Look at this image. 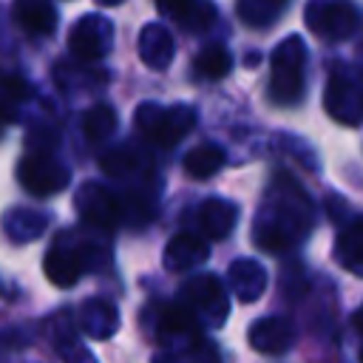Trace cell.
Returning a JSON list of instances; mask_svg holds the SVG:
<instances>
[{
  "label": "cell",
  "instance_id": "cell-1",
  "mask_svg": "<svg viewBox=\"0 0 363 363\" xmlns=\"http://www.w3.org/2000/svg\"><path fill=\"white\" fill-rule=\"evenodd\" d=\"M303 57L306 48L301 43V37H289L278 45L275 57H272V96L281 105H289L295 99H301L303 91Z\"/></svg>",
  "mask_w": 363,
  "mask_h": 363
},
{
  "label": "cell",
  "instance_id": "cell-2",
  "mask_svg": "<svg viewBox=\"0 0 363 363\" xmlns=\"http://www.w3.org/2000/svg\"><path fill=\"white\" fill-rule=\"evenodd\" d=\"M196 122L193 108L176 105V108H156V105H142L136 113V125L145 130V136L162 147L176 145Z\"/></svg>",
  "mask_w": 363,
  "mask_h": 363
},
{
  "label": "cell",
  "instance_id": "cell-3",
  "mask_svg": "<svg viewBox=\"0 0 363 363\" xmlns=\"http://www.w3.org/2000/svg\"><path fill=\"white\" fill-rule=\"evenodd\" d=\"M309 26L326 40H340L357 28V11L349 0H332V3H323L320 9H312Z\"/></svg>",
  "mask_w": 363,
  "mask_h": 363
},
{
  "label": "cell",
  "instance_id": "cell-4",
  "mask_svg": "<svg viewBox=\"0 0 363 363\" xmlns=\"http://www.w3.org/2000/svg\"><path fill=\"white\" fill-rule=\"evenodd\" d=\"M20 182L28 193L48 196V193H57V190L65 187L68 173L48 156H28L20 164Z\"/></svg>",
  "mask_w": 363,
  "mask_h": 363
},
{
  "label": "cell",
  "instance_id": "cell-5",
  "mask_svg": "<svg viewBox=\"0 0 363 363\" xmlns=\"http://www.w3.org/2000/svg\"><path fill=\"white\" fill-rule=\"evenodd\" d=\"M108 43H111V26L102 17H82L68 37L71 51L79 60H99L108 51Z\"/></svg>",
  "mask_w": 363,
  "mask_h": 363
},
{
  "label": "cell",
  "instance_id": "cell-6",
  "mask_svg": "<svg viewBox=\"0 0 363 363\" xmlns=\"http://www.w3.org/2000/svg\"><path fill=\"white\" fill-rule=\"evenodd\" d=\"M14 20L28 34H51L57 28L51 0H14Z\"/></svg>",
  "mask_w": 363,
  "mask_h": 363
},
{
  "label": "cell",
  "instance_id": "cell-7",
  "mask_svg": "<svg viewBox=\"0 0 363 363\" xmlns=\"http://www.w3.org/2000/svg\"><path fill=\"white\" fill-rule=\"evenodd\" d=\"M250 340L258 352H284L292 343V332L281 318H264L252 326Z\"/></svg>",
  "mask_w": 363,
  "mask_h": 363
},
{
  "label": "cell",
  "instance_id": "cell-8",
  "mask_svg": "<svg viewBox=\"0 0 363 363\" xmlns=\"http://www.w3.org/2000/svg\"><path fill=\"white\" fill-rule=\"evenodd\" d=\"M156 3L187 28H204L213 20V6L207 0H156Z\"/></svg>",
  "mask_w": 363,
  "mask_h": 363
},
{
  "label": "cell",
  "instance_id": "cell-9",
  "mask_svg": "<svg viewBox=\"0 0 363 363\" xmlns=\"http://www.w3.org/2000/svg\"><path fill=\"white\" fill-rule=\"evenodd\" d=\"M139 51H142V60L153 68H164L170 62V54H173V43H170V34L162 28V26H145L142 37H139Z\"/></svg>",
  "mask_w": 363,
  "mask_h": 363
},
{
  "label": "cell",
  "instance_id": "cell-10",
  "mask_svg": "<svg viewBox=\"0 0 363 363\" xmlns=\"http://www.w3.org/2000/svg\"><path fill=\"white\" fill-rule=\"evenodd\" d=\"M45 272H48V278H51L54 284L71 286V284L79 278V272H82V261H79V255L71 252V250L51 247V252L45 255Z\"/></svg>",
  "mask_w": 363,
  "mask_h": 363
},
{
  "label": "cell",
  "instance_id": "cell-11",
  "mask_svg": "<svg viewBox=\"0 0 363 363\" xmlns=\"http://www.w3.org/2000/svg\"><path fill=\"white\" fill-rule=\"evenodd\" d=\"M221 164H224V153L216 145H199V147L187 150V156H184V170L196 179H207V176L218 173Z\"/></svg>",
  "mask_w": 363,
  "mask_h": 363
},
{
  "label": "cell",
  "instance_id": "cell-12",
  "mask_svg": "<svg viewBox=\"0 0 363 363\" xmlns=\"http://www.w3.org/2000/svg\"><path fill=\"white\" fill-rule=\"evenodd\" d=\"M28 99V82L17 74L0 77V119L9 122L17 116V108Z\"/></svg>",
  "mask_w": 363,
  "mask_h": 363
},
{
  "label": "cell",
  "instance_id": "cell-13",
  "mask_svg": "<svg viewBox=\"0 0 363 363\" xmlns=\"http://www.w3.org/2000/svg\"><path fill=\"white\" fill-rule=\"evenodd\" d=\"M230 65H233V60H230V51H227V48H221V45H207V48L196 57L193 71H196V77H201V79H221V77L230 71Z\"/></svg>",
  "mask_w": 363,
  "mask_h": 363
},
{
  "label": "cell",
  "instance_id": "cell-14",
  "mask_svg": "<svg viewBox=\"0 0 363 363\" xmlns=\"http://www.w3.org/2000/svg\"><path fill=\"white\" fill-rule=\"evenodd\" d=\"M113 128H116V113H113L111 105H94V108L85 113V119H82V130H85V136H88L91 142L105 139Z\"/></svg>",
  "mask_w": 363,
  "mask_h": 363
},
{
  "label": "cell",
  "instance_id": "cell-15",
  "mask_svg": "<svg viewBox=\"0 0 363 363\" xmlns=\"http://www.w3.org/2000/svg\"><path fill=\"white\" fill-rule=\"evenodd\" d=\"M233 218H235V210H233V207H227V204H224V201H218V199H210V201L201 207V224L207 227V233H210L213 238H218V235L230 233Z\"/></svg>",
  "mask_w": 363,
  "mask_h": 363
},
{
  "label": "cell",
  "instance_id": "cell-16",
  "mask_svg": "<svg viewBox=\"0 0 363 363\" xmlns=\"http://www.w3.org/2000/svg\"><path fill=\"white\" fill-rule=\"evenodd\" d=\"M354 326H357V332L363 335V309H357V315H354Z\"/></svg>",
  "mask_w": 363,
  "mask_h": 363
},
{
  "label": "cell",
  "instance_id": "cell-17",
  "mask_svg": "<svg viewBox=\"0 0 363 363\" xmlns=\"http://www.w3.org/2000/svg\"><path fill=\"white\" fill-rule=\"evenodd\" d=\"M96 3H102V6H113V3H122V0H96Z\"/></svg>",
  "mask_w": 363,
  "mask_h": 363
},
{
  "label": "cell",
  "instance_id": "cell-18",
  "mask_svg": "<svg viewBox=\"0 0 363 363\" xmlns=\"http://www.w3.org/2000/svg\"><path fill=\"white\" fill-rule=\"evenodd\" d=\"M360 357H363V352H360Z\"/></svg>",
  "mask_w": 363,
  "mask_h": 363
}]
</instances>
